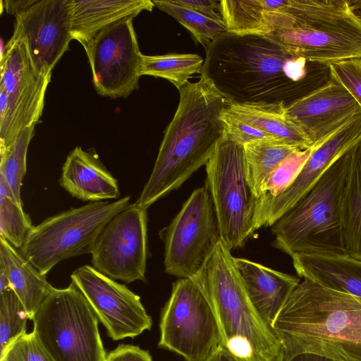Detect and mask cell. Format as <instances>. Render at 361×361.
I'll return each mask as SVG.
<instances>
[{
  "mask_svg": "<svg viewBox=\"0 0 361 361\" xmlns=\"http://www.w3.org/2000/svg\"><path fill=\"white\" fill-rule=\"evenodd\" d=\"M128 18L97 33L83 47L97 92L110 98H125L138 89L142 54Z\"/></svg>",
  "mask_w": 361,
  "mask_h": 361,
  "instance_id": "4fadbf2b",
  "label": "cell"
},
{
  "mask_svg": "<svg viewBox=\"0 0 361 361\" xmlns=\"http://www.w3.org/2000/svg\"><path fill=\"white\" fill-rule=\"evenodd\" d=\"M311 151L312 147L293 152L278 166L265 182L260 197L262 226H264L265 214L269 204L293 181Z\"/></svg>",
  "mask_w": 361,
  "mask_h": 361,
  "instance_id": "d6a6232c",
  "label": "cell"
},
{
  "mask_svg": "<svg viewBox=\"0 0 361 361\" xmlns=\"http://www.w3.org/2000/svg\"><path fill=\"white\" fill-rule=\"evenodd\" d=\"M152 1L154 6L172 16L185 27L205 49L218 37L228 32L224 23L178 5L173 0Z\"/></svg>",
  "mask_w": 361,
  "mask_h": 361,
  "instance_id": "f546056e",
  "label": "cell"
},
{
  "mask_svg": "<svg viewBox=\"0 0 361 361\" xmlns=\"http://www.w3.org/2000/svg\"><path fill=\"white\" fill-rule=\"evenodd\" d=\"M51 78L37 71L24 38L14 26L1 57L0 152L7 149L23 129L39 121Z\"/></svg>",
  "mask_w": 361,
  "mask_h": 361,
  "instance_id": "30bf717a",
  "label": "cell"
},
{
  "mask_svg": "<svg viewBox=\"0 0 361 361\" xmlns=\"http://www.w3.org/2000/svg\"><path fill=\"white\" fill-rule=\"evenodd\" d=\"M361 141V113L355 115L322 142L311 153L290 185L269 204L264 226H271L315 184L343 153Z\"/></svg>",
  "mask_w": 361,
  "mask_h": 361,
  "instance_id": "e0dca14e",
  "label": "cell"
},
{
  "mask_svg": "<svg viewBox=\"0 0 361 361\" xmlns=\"http://www.w3.org/2000/svg\"><path fill=\"white\" fill-rule=\"evenodd\" d=\"M234 262L252 303L271 326L300 278L244 258L234 257Z\"/></svg>",
  "mask_w": 361,
  "mask_h": 361,
  "instance_id": "ffe728a7",
  "label": "cell"
},
{
  "mask_svg": "<svg viewBox=\"0 0 361 361\" xmlns=\"http://www.w3.org/2000/svg\"><path fill=\"white\" fill-rule=\"evenodd\" d=\"M204 361H240L223 345H219Z\"/></svg>",
  "mask_w": 361,
  "mask_h": 361,
  "instance_id": "60d3db41",
  "label": "cell"
},
{
  "mask_svg": "<svg viewBox=\"0 0 361 361\" xmlns=\"http://www.w3.org/2000/svg\"><path fill=\"white\" fill-rule=\"evenodd\" d=\"M291 257L300 277L361 298V260L348 255L301 253Z\"/></svg>",
  "mask_w": 361,
  "mask_h": 361,
  "instance_id": "7402d4cb",
  "label": "cell"
},
{
  "mask_svg": "<svg viewBox=\"0 0 361 361\" xmlns=\"http://www.w3.org/2000/svg\"><path fill=\"white\" fill-rule=\"evenodd\" d=\"M32 226L23 204L17 202L8 183L0 176V237L20 249Z\"/></svg>",
  "mask_w": 361,
  "mask_h": 361,
  "instance_id": "f1b7e54d",
  "label": "cell"
},
{
  "mask_svg": "<svg viewBox=\"0 0 361 361\" xmlns=\"http://www.w3.org/2000/svg\"><path fill=\"white\" fill-rule=\"evenodd\" d=\"M286 113L314 147L361 113V109L345 88L330 79L325 85L286 107Z\"/></svg>",
  "mask_w": 361,
  "mask_h": 361,
  "instance_id": "ac0fdd59",
  "label": "cell"
},
{
  "mask_svg": "<svg viewBox=\"0 0 361 361\" xmlns=\"http://www.w3.org/2000/svg\"><path fill=\"white\" fill-rule=\"evenodd\" d=\"M192 279L214 314L221 345L240 361H271L281 345L252 303L231 250L221 240Z\"/></svg>",
  "mask_w": 361,
  "mask_h": 361,
  "instance_id": "277c9868",
  "label": "cell"
},
{
  "mask_svg": "<svg viewBox=\"0 0 361 361\" xmlns=\"http://www.w3.org/2000/svg\"><path fill=\"white\" fill-rule=\"evenodd\" d=\"M203 64L195 54H142L140 74L166 79L180 89L193 74L201 73Z\"/></svg>",
  "mask_w": 361,
  "mask_h": 361,
  "instance_id": "83f0119b",
  "label": "cell"
},
{
  "mask_svg": "<svg viewBox=\"0 0 361 361\" xmlns=\"http://www.w3.org/2000/svg\"><path fill=\"white\" fill-rule=\"evenodd\" d=\"M271 361H338L325 356L310 353H302L295 355H286L282 348L279 354Z\"/></svg>",
  "mask_w": 361,
  "mask_h": 361,
  "instance_id": "f35d334b",
  "label": "cell"
},
{
  "mask_svg": "<svg viewBox=\"0 0 361 361\" xmlns=\"http://www.w3.org/2000/svg\"><path fill=\"white\" fill-rule=\"evenodd\" d=\"M201 77L231 104L286 107L330 80L329 65L299 56L268 35L230 32L206 48Z\"/></svg>",
  "mask_w": 361,
  "mask_h": 361,
  "instance_id": "6da1fadb",
  "label": "cell"
},
{
  "mask_svg": "<svg viewBox=\"0 0 361 361\" xmlns=\"http://www.w3.org/2000/svg\"><path fill=\"white\" fill-rule=\"evenodd\" d=\"M71 278L112 340L133 338L151 329L152 319L140 296L126 285L89 265L76 269Z\"/></svg>",
  "mask_w": 361,
  "mask_h": 361,
  "instance_id": "9a60e30c",
  "label": "cell"
},
{
  "mask_svg": "<svg viewBox=\"0 0 361 361\" xmlns=\"http://www.w3.org/2000/svg\"><path fill=\"white\" fill-rule=\"evenodd\" d=\"M354 14L361 21V0H348Z\"/></svg>",
  "mask_w": 361,
  "mask_h": 361,
  "instance_id": "b9f144b4",
  "label": "cell"
},
{
  "mask_svg": "<svg viewBox=\"0 0 361 361\" xmlns=\"http://www.w3.org/2000/svg\"><path fill=\"white\" fill-rule=\"evenodd\" d=\"M250 184L260 199L263 186L278 166L296 150H300L274 137H266L243 145Z\"/></svg>",
  "mask_w": 361,
  "mask_h": 361,
  "instance_id": "4316f807",
  "label": "cell"
},
{
  "mask_svg": "<svg viewBox=\"0 0 361 361\" xmlns=\"http://www.w3.org/2000/svg\"><path fill=\"white\" fill-rule=\"evenodd\" d=\"M126 195L113 202L71 207L33 226L19 249L44 276L60 262L92 252L107 223L130 204Z\"/></svg>",
  "mask_w": 361,
  "mask_h": 361,
  "instance_id": "ba28073f",
  "label": "cell"
},
{
  "mask_svg": "<svg viewBox=\"0 0 361 361\" xmlns=\"http://www.w3.org/2000/svg\"><path fill=\"white\" fill-rule=\"evenodd\" d=\"M220 13L230 33L267 35L275 30L274 11L264 0H221Z\"/></svg>",
  "mask_w": 361,
  "mask_h": 361,
  "instance_id": "484cf974",
  "label": "cell"
},
{
  "mask_svg": "<svg viewBox=\"0 0 361 361\" xmlns=\"http://www.w3.org/2000/svg\"><path fill=\"white\" fill-rule=\"evenodd\" d=\"M71 0H35L15 16L32 63L43 75H51L55 65L68 49L72 39Z\"/></svg>",
  "mask_w": 361,
  "mask_h": 361,
  "instance_id": "2e32d148",
  "label": "cell"
},
{
  "mask_svg": "<svg viewBox=\"0 0 361 361\" xmlns=\"http://www.w3.org/2000/svg\"><path fill=\"white\" fill-rule=\"evenodd\" d=\"M226 109L224 111L221 118L225 125L226 134L231 140L244 145L254 140L271 137L257 128L236 118L228 113Z\"/></svg>",
  "mask_w": 361,
  "mask_h": 361,
  "instance_id": "d590c367",
  "label": "cell"
},
{
  "mask_svg": "<svg viewBox=\"0 0 361 361\" xmlns=\"http://www.w3.org/2000/svg\"><path fill=\"white\" fill-rule=\"evenodd\" d=\"M353 146L338 157L312 188L271 226L274 247L290 257L301 253L348 255L341 209Z\"/></svg>",
  "mask_w": 361,
  "mask_h": 361,
  "instance_id": "5b68a950",
  "label": "cell"
},
{
  "mask_svg": "<svg viewBox=\"0 0 361 361\" xmlns=\"http://www.w3.org/2000/svg\"><path fill=\"white\" fill-rule=\"evenodd\" d=\"M154 6L149 0H71L72 39L85 47L104 28Z\"/></svg>",
  "mask_w": 361,
  "mask_h": 361,
  "instance_id": "44dd1931",
  "label": "cell"
},
{
  "mask_svg": "<svg viewBox=\"0 0 361 361\" xmlns=\"http://www.w3.org/2000/svg\"><path fill=\"white\" fill-rule=\"evenodd\" d=\"M159 235L164 243L165 271L178 279L193 278L221 240L213 202L205 186L192 192Z\"/></svg>",
  "mask_w": 361,
  "mask_h": 361,
  "instance_id": "7c38bea8",
  "label": "cell"
},
{
  "mask_svg": "<svg viewBox=\"0 0 361 361\" xmlns=\"http://www.w3.org/2000/svg\"><path fill=\"white\" fill-rule=\"evenodd\" d=\"M35 125L23 129L13 142L0 152V176L10 187L15 199L23 204L20 189L26 173L28 147L35 134Z\"/></svg>",
  "mask_w": 361,
  "mask_h": 361,
  "instance_id": "4dcf8cb0",
  "label": "cell"
},
{
  "mask_svg": "<svg viewBox=\"0 0 361 361\" xmlns=\"http://www.w3.org/2000/svg\"><path fill=\"white\" fill-rule=\"evenodd\" d=\"M0 361H54L34 331L25 333L0 353Z\"/></svg>",
  "mask_w": 361,
  "mask_h": 361,
  "instance_id": "836d02e7",
  "label": "cell"
},
{
  "mask_svg": "<svg viewBox=\"0 0 361 361\" xmlns=\"http://www.w3.org/2000/svg\"><path fill=\"white\" fill-rule=\"evenodd\" d=\"M286 355L361 361V298L304 279L271 326Z\"/></svg>",
  "mask_w": 361,
  "mask_h": 361,
  "instance_id": "3957f363",
  "label": "cell"
},
{
  "mask_svg": "<svg viewBox=\"0 0 361 361\" xmlns=\"http://www.w3.org/2000/svg\"><path fill=\"white\" fill-rule=\"evenodd\" d=\"M227 111L269 136L304 150L312 147L302 130L287 116L283 104H231Z\"/></svg>",
  "mask_w": 361,
  "mask_h": 361,
  "instance_id": "cb8c5ba5",
  "label": "cell"
},
{
  "mask_svg": "<svg viewBox=\"0 0 361 361\" xmlns=\"http://www.w3.org/2000/svg\"><path fill=\"white\" fill-rule=\"evenodd\" d=\"M35 0L1 1L4 4V8L7 13L16 16L30 6Z\"/></svg>",
  "mask_w": 361,
  "mask_h": 361,
  "instance_id": "ab89813d",
  "label": "cell"
},
{
  "mask_svg": "<svg viewBox=\"0 0 361 361\" xmlns=\"http://www.w3.org/2000/svg\"><path fill=\"white\" fill-rule=\"evenodd\" d=\"M92 267L114 280L146 281L147 209L135 202L117 213L91 252Z\"/></svg>",
  "mask_w": 361,
  "mask_h": 361,
  "instance_id": "5bb4252c",
  "label": "cell"
},
{
  "mask_svg": "<svg viewBox=\"0 0 361 361\" xmlns=\"http://www.w3.org/2000/svg\"><path fill=\"white\" fill-rule=\"evenodd\" d=\"M341 218L345 251L350 257L361 260V141L353 146Z\"/></svg>",
  "mask_w": 361,
  "mask_h": 361,
  "instance_id": "d4e9b609",
  "label": "cell"
},
{
  "mask_svg": "<svg viewBox=\"0 0 361 361\" xmlns=\"http://www.w3.org/2000/svg\"><path fill=\"white\" fill-rule=\"evenodd\" d=\"M27 319V313L11 286L0 290V353L26 333Z\"/></svg>",
  "mask_w": 361,
  "mask_h": 361,
  "instance_id": "1f68e13d",
  "label": "cell"
},
{
  "mask_svg": "<svg viewBox=\"0 0 361 361\" xmlns=\"http://www.w3.org/2000/svg\"><path fill=\"white\" fill-rule=\"evenodd\" d=\"M0 267L32 320L42 303L54 289L42 275L13 245L0 237Z\"/></svg>",
  "mask_w": 361,
  "mask_h": 361,
  "instance_id": "603a6c76",
  "label": "cell"
},
{
  "mask_svg": "<svg viewBox=\"0 0 361 361\" xmlns=\"http://www.w3.org/2000/svg\"><path fill=\"white\" fill-rule=\"evenodd\" d=\"M290 27L267 35L310 61L330 65L361 59V21L348 0H283Z\"/></svg>",
  "mask_w": 361,
  "mask_h": 361,
  "instance_id": "8992f818",
  "label": "cell"
},
{
  "mask_svg": "<svg viewBox=\"0 0 361 361\" xmlns=\"http://www.w3.org/2000/svg\"><path fill=\"white\" fill-rule=\"evenodd\" d=\"M33 321V331L54 361H104L98 319L73 282L51 291Z\"/></svg>",
  "mask_w": 361,
  "mask_h": 361,
  "instance_id": "9c48e42d",
  "label": "cell"
},
{
  "mask_svg": "<svg viewBox=\"0 0 361 361\" xmlns=\"http://www.w3.org/2000/svg\"><path fill=\"white\" fill-rule=\"evenodd\" d=\"M205 166V187L213 202L221 240L231 251L241 247L262 227L261 200L248 180L243 145L225 133Z\"/></svg>",
  "mask_w": 361,
  "mask_h": 361,
  "instance_id": "52a82bcc",
  "label": "cell"
},
{
  "mask_svg": "<svg viewBox=\"0 0 361 361\" xmlns=\"http://www.w3.org/2000/svg\"><path fill=\"white\" fill-rule=\"evenodd\" d=\"M158 347L186 361H204L221 345V336L209 302L192 279H179L162 309Z\"/></svg>",
  "mask_w": 361,
  "mask_h": 361,
  "instance_id": "8fae6325",
  "label": "cell"
},
{
  "mask_svg": "<svg viewBox=\"0 0 361 361\" xmlns=\"http://www.w3.org/2000/svg\"><path fill=\"white\" fill-rule=\"evenodd\" d=\"M180 6L191 8L216 21L224 23L220 13V1L216 0H173Z\"/></svg>",
  "mask_w": 361,
  "mask_h": 361,
  "instance_id": "74e56055",
  "label": "cell"
},
{
  "mask_svg": "<svg viewBox=\"0 0 361 361\" xmlns=\"http://www.w3.org/2000/svg\"><path fill=\"white\" fill-rule=\"evenodd\" d=\"M104 361H153L148 350L138 346L120 344L110 351Z\"/></svg>",
  "mask_w": 361,
  "mask_h": 361,
  "instance_id": "8d00e7d4",
  "label": "cell"
},
{
  "mask_svg": "<svg viewBox=\"0 0 361 361\" xmlns=\"http://www.w3.org/2000/svg\"><path fill=\"white\" fill-rule=\"evenodd\" d=\"M178 90V106L164 132L152 173L135 202L145 209L206 165L226 133L221 116L231 104L210 80L201 77Z\"/></svg>",
  "mask_w": 361,
  "mask_h": 361,
  "instance_id": "7a4b0ae2",
  "label": "cell"
},
{
  "mask_svg": "<svg viewBox=\"0 0 361 361\" xmlns=\"http://www.w3.org/2000/svg\"><path fill=\"white\" fill-rule=\"evenodd\" d=\"M329 68L330 79L345 88L361 109V59L334 63Z\"/></svg>",
  "mask_w": 361,
  "mask_h": 361,
  "instance_id": "e575fe53",
  "label": "cell"
},
{
  "mask_svg": "<svg viewBox=\"0 0 361 361\" xmlns=\"http://www.w3.org/2000/svg\"><path fill=\"white\" fill-rule=\"evenodd\" d=\"M60 185L71 196L82 201L118 200V180L98 156L81 147H75L62 166Z\"/></svg>",
  "mask_w": 361,
  "mask_h": 361,
  "instance_id": "d6986e66",
  "label": "cell"
}]
</instances>
